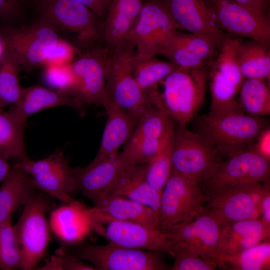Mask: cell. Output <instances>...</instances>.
Masks as SVG:
<instances>
[{
  "instance_id": "6da1fadb",
  "label": "cell",
  "mask_w": 270,
  "mask_h": 270,
  "mask_svg": "<svg viewBox=\"0 0 270 270\" xmlns=\"http://www.w3.org/2000/svg\"><path fill=\"white\" fill-rule=\"evenodd\" d=\"M208 66L178 68L162 80L148 95L154 106L163 110L178 126H186L202 106Z\"/></svg>"
},
{
  "instance_id": "7a4b0ae2",
  "label": "cell",
  "mask_w": 270,
  "mask_h": 270,
  "mask_svg": "<svg viewBox=\"0 0 270 270\" xmlns=\"http://www.w3.org/2000/svg\"><path fill=\"white\" fill-rule=\"evenodd\" d=\"M266 128L261 117L234 111L202 116L198 133L207 140L220 155L231 157L249 148Z\"/></svg>"
},
{
  "instance_id": "3957f363",
  "label": "cell",
  "mask_w": 270,
  "mask_h": 270,
  "mask_svg": "<svg viewBox=\"0 0 270 270\" xmlns=\"http://www.w3.org/2000/svg\"><path fill=\"white\" fill-rule=\"evenodd\" d=\"M135 54V46L130 38L112 50L104 98L126 110L137 124L152 106L134 76L132 62Z\"/></svg>"
},
{
  "instance_id": "277c9868",
  "label": "cell",
  "mask_w": 270,
  "mask_h": 270,
  "mask_svg": "<svg viewBox=\"0 0 270 270\" xmlns=\"http://www.w3.org/2000/svg\"><path fill=\"white\" fill-rule=\"evenodd\" d=\"M38 18L56 30H67L76 35L80 52L96 48L104 40V20L84 4L74 0H42L36 7Z\"/></svg>"
},
{
  "instance_id": "5b68a950",
  "label": "cell",
  "mask_w": 270,
  "mask_h": 270,
  "mask_svg": "<svg viewBox=\"0 0 270 270\" xmlns=\"http://www.w3.org/2000/svg\"><path fill=\"white\" fill-rule=\"evenodd\" d=\"M270 188V182H250L205 191L204 210L220 227L260 218L261 202Z\"/></svg>"
},
{
  "instance_id": "8992f818",
  "label": "cell",
  "mask_w": 270,
  "mask_h": 270,
  "mask_svg": "<svg viewBox=\"0 0 270 270\" xmlns=\"http://www.w3.org/2000/svg\"><path fill=\"white\" fill-rule=\"evenodd\" d=\"M64 250L90 262L96 270H166L171 268L161 252L133 249L109 242L104 245L62 246Z\"/></svg>"
},
{
  "instance_id": "52a82bcc",
  "label": "cell",
  "mask_w": 270,
  "mask_h": 270,
  "mask_svg": "<svg viewBox=\"0 0 270 270\" xmlns=\"http://www.w3.org/2000/svg\"><path fill=\"white\" fill-rule=\"evenodd\" d=\"M52 206L48 196L36 192L22 208L14 225L21 248L22 270L35 269L44 256L50 230L46 214Z\"/></svg>"
},
{
  "instance_id": "ba28073f",
  "label": "cell",
  "mask_w": 270,
  "mask_h": 270,
  "mask_svg": "<svg viewBox=\"0 0 270 270\" xmlns=\"http://www.w3.org/2000/svg\"><path fill=\"white\" fill-rule=\"evenodd\" d=\"M238 40L227 36L217 56L208 65L210 114L244 112L237 97L244 79L236 59Z\"/></svg>"
},
{
  "instance_id": "9c48e42d",
  "label": "cell",
  "mask_w": 270,
  "mask_h": 270,
  "mask_svg": "<svg viewBox=\"0 0 270 270\" xmlns=\"http://www.w3.org/2000/svg\"><path fill=\"white\" fill-rule=\"evenodd\" d=\"M0 36L4 48L16 56L20 69L26 72L43 66L49 50L60 38L56 30L38 18L28 25L2 24Z\"/></svg>"
},
{
  "instance_id": "30bf717a",
  "label": "cell",
  "mask_w": 270,
  "mask_h": 270,
  "mask_svg": "<svg viewBox=\"0 0 270 270\" xmlns=\"http://www.w3.org/2000/svg\"><path fill=\"white\" fill-rule=\"evenodd\" d=\"M206 198L198 181L172 170L160 198V229L191 220L204 208Z\"/></svg>"
},
{
  "instance_id": "8fae6325",
  "label": "cell",
  "mask_w": 270,
  "mask_h": 270,
  "mask_svg": "<svg viewBox=\"0 0 270 270\" xmlns=\"http://www.w3.org/2000/svg\"><path fill=\"white\" fill-rule=\"evenodd\" d=\"M170 156L172 171L198 181L220 161L216 150L186 126L175 128L170 144Z\"/></svg>"
},
{
  "instance_id": "7c38bea8",
  "label": "cell",
  "mask_w": 270,
  "mask_h": 270,
  "mask_svg": "<svg viewBox=\"0 0 270 270\" xmlns=\"http://www.w3.org/2000/svg\"><path fill=\"white\" fill-rule=\"evenodd\" d=\"M225 161H220L198 180L203 192L250 182H268L270 160L248 148Z\"/></svg>"
},
{
  "instance_id": "4fadbf2b",
  "label": "cell",
  "mask_w": 270,
  "mask_h": 270,
  "mask_svg": "<svg viewBox=\"0 0 270 270\" xmlns=\"http://www.w3.org/2000/svg\"><path fill=\"white\" fill-rule=\"evenodd\" d=\"M112 51L103 46L80 52L71 64L75 85L70 96L84 104L101 105Z\"/></svg>"
},
{
  "instance_id": "5bb4252c",
  "label": "cell",
  "mask_w": 270,
  "mask_h": 270,
  "mask_svg": "<svg viewBox=\"0 0 270 270\" xmlns=\"http://www.w3.org/2000/svg\"><path fill=\"white\" fill-rule=\"evenodd\" d=\"M97 226L94 231L109 242L127 248L158 252L174 256L176 242L160 229H152L132 222L114 220L96 210Z\"/></svg>"
},
{
  "instance_id": "9a60e30c",
  "label": "cell",
  "mask_w": 270,
  "mask_h": 270,
  "mask_svg": "<svg viewBox=\"0 0 270 270\" xmlns=\"http://www.w3.org/2000/svg\"><path fill=\"white\" fill-rule=\"evenodd\" d=\"M218 27L223 32L249 38L270 46L269 15L232 0H206Z\"/></svg>"
},
{
  "instance_id": "2e32d148",
  "label": "cell",
  "mask_w": 270,
  "mask_h": 270,
  "mask_svg": "<svg viewBox=\"0 0 270 270\" xmlns=\"http://www.w3.org/2000/svg\"><path fill=\"white\" fill-rule=\"evenodd\" d=\"M176 28L164 0L143 2L139 18L130 36L136 48L134 58L144 60L160 54L166 38Z\"/></svg>"
},
{
  "instance_id": "e0dca14e",
  "label": "cell",
  "mask_w": 270,
  "mask_h": 270,
  "mask_svg": "<svg viewBox=\"0 0 270 270\" xmlns=\"http://www.w3.org/2000/svg\"><path fill=\"white\" fill-rule=\"evenodd\" d=\"M136 164L123 150L114 157L92 162L86 167L72 168L74 193L81 192L95 204L108 195L124 170Z\"/></svg>"
},
{
  "instance_id": "ac0fdd59",
  "label": "cell",
  "mask_w": 270,
  "mask_h": 270,
  "mask_svg": "<svg viewBox=\"0 0 270 270\" xmlns=\"http://www.w3.org/2000/svg\"><path fill=\"white\" fill-rule=\"evenodd\" d=\"M32 178L34 184L44 193L64 203L74 199L72 168L62 152L57 151L49 156L38 160L27 158L18 161Z\"/></svg>"
},
{
  "instance_id": "d6986e66",
  "label": "cell",
  "mask_w": 270,
  "mask_h": 270,
  "mask_svg": "<svg viewBox=\"0 0 270 270\" xmlns=\"http://www.w3.org/2000/svg\"><path fill=\"white\" fill-rule=\"evenodd\" d=\"M178 30H184L210 41L218 50L227 36L216 24L206 0H164Z\"/></svg>"
},
{
  "instance_id": "ffe728a7",
  "label": "cell",
  "mask_w": 270,
  "mask_h": 270,
  "mask_svg": "<svg viewBox=\"0 0 270 270\" xmlns=\"http://www.w3.org/2000/svg\"><path fill=\"white\" fill-rule=\"evenodd\" d=\"M218 50L207 39L174 30L167 36L160 54L180 68L208 66Z\"/></svg>"
},
{
  "instance_id": "44dd1931",
  "label": "cell",
  "mask_w": 270,
  "mask_h": 270,
  "mask_svg": "<svg viewBox=\"0 0 270 270\" xmlns=\"http://www.w3.org/2000/svg\"><path fill=\"white\" fill-rule=\"evenodd\" d=\"M220 228L216 221L204 210L193 220L174 224L162 231L176 243L184 245L218 262Z\"/></svg>"
},
{
  "instance_id": "7402d4cb",
  "label": "cell",
  "mask_w": 270,
  "mask_h": 270,
  "mask_svg": "<svg viewBox=\"0 0 270 270\" xmlns=\"http://www.w3.org/2000/svg\"><path fill=\"white\" fill-rule=\"evenodd\" d=\"M96 222L94 208L73 200L52 211L49 225L64 246H71L82 242L94 230Z\"/></svg>"
},
{
  "instance_id": "603a6c76",
  "label": "cell",
  "mask_w": 270,
  "mask_h": 270,
  "mask_svg": "<svg viewBox=\"0 0 270 270\" xmlns=\"http://www.w3.org/2000/svg\"><path fill=\"white\" fill-rule=\"evenodd\" d=\"M102 106L107 120L99 149L92 162L116 156L120 147L130 138L136 124L129 113L109 99L105 98Z\"/></svg>"
},
{
  "instance_id": "cb8c5ba5",
  "label": "cell",
  "mask_w": 270,
  "mask_h": 270,
  "mask_svg": "<svg viewBox=\"0 0 270 270\" xmlns=\"http://www.w3.org/2000/svg\"><path fill=\"white\" fill-rule=\"evenodd\" d=\"M218 260L270 240V226L260 218L234 222L220 227ZM219 268V266H218Z\"/></svg>"
},
{
  "instance_id": "d4e9b609",
  "label": "cell",
  "mask_w": 270,
  "mask_h": 270,
  "mask_svg": "<svg viewBox=\"0 0 270 270\" xmlns=\"http://www.w3.org/2000/svg\"><path fill=\"white\" fill-rule=\"evenodd\" d=\"M142 0H112L104 21L105 46L112 51L130 36L139 18Z\"/></svg>"
},
{
  "instance_id": "484cf974",
  "label": "cell",
  "mask_w": 270,
  "mask_h": 270,
  "mask_svg": "<svg viewBox=\"0 0 270 270\" xmlns=\"http://www.w3.org/2000/svg\"><path fill=\"white\" fill-rule=\"evenodd\" d=\"M84 104L64 93L37 84L23 88L20 100L9 111L18 120L26 123L29 116L45 109L68 106L80 110Z\"/></svg>"
},
{
  "instance_id": "4316f807",
  "label": "cell",
  "mask_w": 270,
  "mask_h": 270,
  "mask_svg": "<svg viewBox=\"0 0 270 270\" xmlns=\"http://www.w3.org/2000/svg\"><path fill=\"white\" fill-rule=\"evenodd\" d=\"M100 213L110 218L160 229L159 214L154 209L124 196L108 194L94 204Z\"/></svg>"
},
{
  "instance_id": "83f0119b",
  "label": "cell",
  "mask_w": 270,
  "mask_h": 270,
  "mask_svg": "<svg viewBox=\"0 0 270 270\" xmlns=\"http://www.w3.org/2000/svg\"><path fill=\"white\" fill-rule=\"evenodd\" d=\"M36 188L20 162L14 164L0 186V222L22 208Z\"/></svg>"
},
{
  "instance_id": "f1b7e54d",
  "label": "cell",
  "mask_w": 270,
  "mask_h": 270,
  "mask_svg": "<svg viewBox=\"0 0 270 270\" xmlns=\"http://www.w3.org/2000/svg\"><path fill=\"white\" fill-rule=\"evenodd\" d=\"M144 168V164H138L124 170L110 187L108 195L126 197L150 207L159 214L161 194L146 180Z\"/></svg>"
},
{
  "instance_id": "f546056e",
  "label": "cell",
  "mask_w": 270,
  "mask_h": 270,
  "mask_svg": "<svg viewBox=\"0 0 270 270\" xmlns=\"http://www.w3.org/2000/svg\"><path fill=\"white\" fill-rule=\"evenodd\" d=\"M176 123L162 110L152 106L138 122L129 142L146 141L168 146Z\"/></svg>"
},
{
  "instance_id": "4dcf8cb0",
  "label": "cell",
  "mask_w": 270,
  "mask_h": 270,
  "mask_svg": "<svg viewBox=\"0 0 270 270\" xmlns=\"http://www.w3.org/2000/svg\"><path fill=\"white\" fill-rule=\"evenodd\" d=\"M269 47L252 40L244 42L238 39L236 59L244 78H263L270 82Z\"/></svg>"
},
{
  "instance_id": "1f68e13d",
  "label": "cell",
  "mask_w": 270,
  "mask_h": 270,
  "mask_svg": "<svg viewBox=\"0 0 270 270\" xmlns=\"http://www.w3.org/2000/svg\"><path fill=\"white\" fill-rule=\"evenodd\" d=\"M238 101L244 112L261 117L270 114V82L263 78H244Z\"/></svg>"
},
{
  "instance_id": "d6a6232c",
  "label": "cell",
  "mask_w": 270,
  "mask_h": 270,
  "mask_svg": "<svg viewBox=\"0 0 270 270\" xmlns=\"http://www.w3.org/2000/svg\"><path fill=\"white\" fill-rule=\"evenodd\" d=\"M25 123L0 108V154L18 160L28 158L24 144Z\"/></svg>"
},
{
  "instance_id": "836d02e7",
  "label": "cell",
  "mask_w": 270,
  "mask_h": 270,
  "mask_svg": "<svg viewBox=\"0 0 270 270\" xmlns=\"http://www.w3.org/2000/svg\"><path fill=\"white\" fill-rule=\"evenodd\" d=\"M218 266L230 270H270V241H263L236 254L223 256Z\"/></svg>"
},
{
  "instance_id": "e575fe53",
  "label": "cell",
  "mask_w": 270,
  "mask_h": 270,
  "mask_svg": "<svg viewBox=\"0 0 270 270\" xmlns=\"http://www.w3.org/2000/svg\"><path fill=\"white\" fill-rule=\"evenodd\" d=\"M19 61L10 50L4 48L0 60V108L14 106L20 100L22 87L19 82Z\"/></svg>"
},
{
  "instance_id": "d590c367",
  "label": "cell",
  "mask_w": 270,
  "mask_h": 270,
  "mask_svg": "<svg viewBox=\"0 0 270 270\" xmlns=\"http://www.w3.org/2000/svg\"><path fill=\"white\" fill-rule=\"evenodd\" d=\"M178 68L173 63L160 60L156 56L144 60H136L134 56L132 62L134 76L146 94L169 74Z\"/></svg>"
},
{
  "instance_id": "8d00e7d4",
  "label": "cell",
  "mask_w": 270,
  "mask_h": 270,
  "mask_svg": "<svg viewBox=\"0 0 270 270\" xmlns=\"http://www.w3.org/2000/svg\"><path fill=\"white\" fill-rule=\"evenodd\" d=\"M21 262L20 246L10 216L0 222V269L20 268Z\"/></svg>"
},
{
  "instance_id": "74e56055",
  "label": "cell",
  "mask_w": 270,
  "mask_h": 270,
  "mask_svg": "<svg viewBox=\"0 0 270 270\" xmlns=\"http://www.w3.org/2000/svg\"><path fill=\"white\" fill-rule=\"evenodd\" d=\"M173 257L174 262L172 270H214L218 268L215 260L178 243H176Z\"/></svg>"
},
{
  "instance_id": "f35d334b",
  "label": "cell",
  "mask_w": 270,
  "mask_h": 270,
  "mask_svg": "<svg viewBox=\"0 0 270 270\" xmlns=\"http://www.w3.org/2000/svg\"><path fill=\"white\" fill-rule=\"evenodd\" d=\"M170 144L163 152L144 164L146 180L160 194L172 170Z\"/></svg>"
},
{
  "instance_id": "ab89813d",
  "label": "cell",
  "mask_w": 270,
  "mask_h": 270,
  "mask_svg": "<svg viewBox=\"0 0 270 270\" xmlns=\"http://www.w3.org/2000/svg\"><path fill=\"white\" fill-rule=\"evenodd\" d=\"M44 67V78L46 82L56 88V90L71 96L75 85V76L71 64L64 66H47Z\"/></svg>"
},
{
  "instance_id": "60d3db41",
  "label": "cell",
  "mask_w": 270,
  "mask_h": 270,
  "mask_svg": "<svg viewBox=\"0 0 270 270\" xmlns=\"http://www.w3.org/2000/svg\"><path fill=\"white\" fill-rule=\"evenodd\" d=\"M80 52L74 44L60 38L49 50L43 66L70 64Z\"/></svg>"
},
{
  "instance_id": "b9f144b4",
  "label": "cell",
  "mask_w": 270,
  "mask_h": 270,
  "mask_svg": "<svg viewBox=\"0 0 270 270\" xmlns=\"http://www.w3.org/2000/svg\"><path fill=\"white\" fill-rule=\"evenodd\" d=\"M39 270H96L94 266L86 264L74 255L66 252L62 248Z\"/></svg>"
},
{
  "instance_id": "7bdbcfd3",
  "label": "cell",
  "mask_w": 270,
  "mask_h": 270,
  "mask_svg": "<svg viewBox=\"0 0 270 270\" xmlns=\"http://www.w3.org/2000/svg\"><path fill=\"white\" fill-rule=\"evenodd\" d=\"M24 7L18 0H0V21L2 24H21Z\"/></svg>"
},
{
  "instance_id": "ee69618b",
  "label": "cell",
  "mask_w": 270,
  "mask_h": 270,
  "mask_svg": "<svg viewBox=\"0 0 270 270\" xmlns=\"http://www.w3.org/2000/svg\"><path fill=\"white\" fill-rule=\"evenodd\" d=\"M248 148L270 160V130L266 128L260 134L256 142Z\"/></svg>"
},
{
  "instance_id": "f6af8a7d",
  "label": "cell",
  "mask_w": 270,
  "mask_h": 270,
  "mask_svg": "<svg viewBox=\"0 0 270 270\" xmlns=\"http://www.w3.org/2000/svg\"><path fill=\"white\" fill-rule=\"evenodd\" d=\"M86 6L104 19L112 0H74Z\"/></svg>"
},
{
  "instance_id": "bcb514c9",
  "label": "cell",
  "mask_w": 270,
  "mask_h": 270,
  "mask_svg": "<svg viewBox=\"0 0 270 270\" xmlns=\"http://www.w3.org/2000/svg\"><path fill=\"white\" fill-rule=\"evenodd\" d=\"M260 14L269 15L270 3L266 0H232Z\"/></svg>"
},
{
  "instance_id": "7dc6e473",
  "label": "cell",
  "mask_w": 270,
  "mask_h": 270,
  "mask_svg": "<svg viewBox=\"0 0 270 270\" xmlns=\"http://www.w3.org/2000/svg\"><path fill=\"white\" fill-rule=\"evenodd\" d=\"M260 218L268 226H270V190L264 196L260 206Z\"/></svg>"
},
{
  "instance_id": "c3c4849f",
  "label": "cell",
  "mask_w": 270,
  "mask_h": 270,
  "mask_svg": "<svg viewBox=\"0 0 270 270\" xmlns=\"http://www.w3.org/2000/svg\"><path fill=\"white\" fill-rule=\"evenodd\" d=\"M8 160L0 154V182L3 180L11 169Z\"/></svg>"
},
{
  "instance_id": "681fc988",
  "label": "cell",
  "mask_w": 270,
  "mask_h": 270,
  "mask_svg": "<svg viewBox=\"0 0 270 270\" xmlns=\"http://www.w3.org/2000/svg\"><path fill=\"white\" fill-rule=\"evenodd\" d=\"M24 7V5L28 4L36 7L42 0H18Z\"/></svg>"
},
{
  "instance_id": "f907efd6",
  "label": "cell",
  "mask_w": 270,
  "mask_h": 270,
  "mask_svg": "<svg viewBox=\"0 0 270 270\" xmlns=\"http://www.w3.org/2000/svg\"><path fill=\"white\" fill-rule=\"evenodd\" d=\"M4 50V41L0 36V60L2 57Z\"/></svg>"
},
{
  "instance_id": "816d5d0a",
  "label": "cell",
  "mask_w": 270,
  "mask_h": 270,
  "mask_svg": "<svg viewBox=\"0 0 270 270\" xmlns=\"http://www.w3.org/2000/svg\"><path fill=\"white\" fill-rule=\"evenodd\" d=\"M269 3L270 2V0H266Z\"/></svg>"
},
{
  "instance_id": "f5cc1de1",
  "label": "cell",
  "mask_w": 270,
  "mask_h": 270,
  "mask_svg": "<svg viewBox=\"0 0 270 270\" xmlns=\"http://www.w3.org/2000/svg\"><path fill=\"white\" fill-rule=\"evenodd\" d=\"M143 2H144V1H146V0H142Z\"/></svg>"
}]
</instances>
